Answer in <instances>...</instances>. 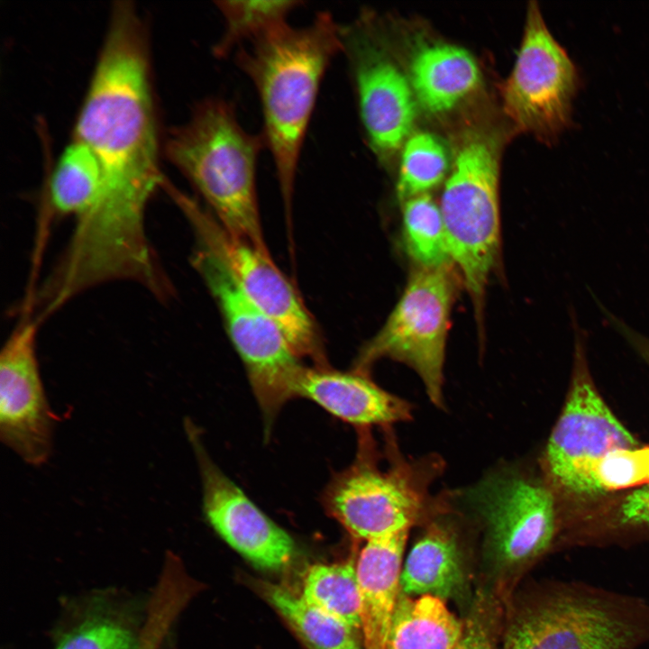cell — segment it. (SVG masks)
Listing matches in <instances>:
<instances>
[{"label": "cell", "instance_id": "15", "mask_svg": "<svg viewBox=\"0 0 649 649\" xmlns=\"http://www.w3.org/2000/svg\"><path fill=\"white\" fill-rule=\"evenodd\" d=\"M184 429L196 456L202 481L204 515L215 531L257 567L279 570L294 556L292 537L268 517L214 463L199 428L184 419Z\"/></svg>", "mask_w": 649, "mask_h": 649}, {"label": "cell", "instance_id": "23", "mask_svg": "<svg viewBox=\"0 0 649 649\" xmlns=\"http://www.w3.org/2000/svg\"><path fill=\"white\" fill-rule=\"evenodd\" d=\"M215 4L224 19V32L215 44L213 53L216 58H226L235 49L287 23L288 15L304 2L221 0Z\"/></svg>", "mask_w": 649, "mask_h": 649}, {"label": "cell", "instance_id": "25", "mask_svg": "<svg viewBox=\"0 0 649 649\" xmlns=\"http://www.w3.org/2000/svg\"><path fill=\"white\" fill-rule=\"evenodd\" d=\"M403 239L418 267L435 268L452 261L440 206L428 194L404 201Z\"/></svg>", "mask_w": 649, "mask_h": 649}, {"label": "cell", "instance_id": "9", "mask_svg": "<svg viewBox=\"0 0 649 649\" xmlns=\"http://www.w3.org/2000/svg\"><path fill=\"white\" fill-rule=\"evenodd\" d=\"M164 190L187 218L196 242L224 262L246 297L278 324L296 355L310 358L317 367H326L316 324L270 253L232 236L210 211L171 182Z\"/></svg>", "mask_w": 649, "mask_h": 649}, {"label": "cell", "instance_id": "28", "mask_svg": "<svg viewBox=\"0 0 649 649\" xmlns=\"http://www.w3.org/2000/svg\"><path fill=\"white\" fill-rule=\"evenodd\" d=\"M649 485V447L612 452L590 471L588 495Z\"/></svg>", "mask_w": 649, "mask_h": 649}, {"label": "cell", "instance_id": "14", "mask_svg": "<svg viewBox=\"0 0 649 649\" xmlns=\"http://www.w3.org/2000/svg\"><path fill=\"white\" fill-rule=\"evenodd\" d=\"M341 39L368 142L376 154L387 158L401 146L413 127L412 90L379 44L368 19L342 25Z\"/></svg>", "mask_w": 649, "mask_h": 649}, {"label": "cell", "instance_id": "19", "mask_svg": "<svg viewBox=\"0 0 649 649\" xmlns=\"http://www.w3.org/2000/svg\"><path fill=\"white\" fill-rule=\"evenodd\" d=\"M410 76L419 103L431 113L452 109L480 82L473 56L462 47L447 43L427 45L416 51Z\"/></svg>", "mask_w": 649, "mask_h": 649}, {"label": "cell", "instance_id": "13", "mask_svg": "<svg viewBox=\"0 0 649 649\" xmlns=\"http://www.w3.org/2000/svg\"><path fill=\"white\" fill-rule=\"evenodd\" d=\"M41 324L34 314H22L0 352V438L23 462L33 467L50 460L57 420L38 360Z\"/></svg>", "mask_w": 649, "mask_h": 649}, {"label": "cell", "instance_id": "24", "mask_svg": "<svg viewBox=\"0 0 649 649\" xmlns=\"http://www.w3.org/2000/svg\"><path fill=\"white\" fill-rule=\"evenodd\" d=\"M303 599L345 625L361 627V590L354 562L315 564L304 579Z\"/></svg>", "mask_w": 649, "mask_h": 649}, {"label": "cell", "instance_id": "29", "mask_svg": "<svg viewBox=\"0 0 649 649\" xmlns=\"http://www.w3.org/2000/svg\"><path fill=\"white\" fill-rule=\"evenodd\" d=\"M616 515L621 525L649 527V485L628 493L619 503Z\"/></svg>", "mask_w": 649, "mask_h": 649}, {"label": "cell", "instance_id": "20", "mask_svg": "<svg viewBox=\"0 0 649 649\" xmlns=\"http://www.w3.org/2000/svg\"><path fill=\"white\" fill-rule=\"evenodd\" d=\"M465 625L443 599L400 593L393 614L387 649H455Z\"/></svg>", "mask_w": 649, "mask_h": 649}, {"label": "cell", "instance_id": "8", "mask_svg": "<svg viewBox=\"0 0 649 649\" xmlns=\"http://www.w3.org/2000/svg\"><path fill=\"white\" fill-rule=\"evenodd\" d=\"M190 261L218 306L270 426L281 406L294 397L304 366L278 324L246 297L215 253L196 242Z\"/></svg>", "mask_w": 649, "mask_h": 649}, {"label": "cell", "instance_id": "30", "mask_svg": "<svg viewBox=\"0 0 649 649\" xmlns=\"http://www.w3.org/2000/svg\"><path fill=\"white\" fill-rule=\"evenodd\" d=\"M596 302L608 323L619 334L630 347L649 365V337L640 334L607 309L598 299Z\"/></svg>", "mask_w": 649, "mask_h": 649}, {"label": "cell", "instance_id": "10", "mask_svg": "<svg viewBox=\"0 0 649 649\" xmlns=\"http://www.w3.org/2000/svg\"><path fill=\"white\" fill-rule=\"evenodd\" d=\"M580 86L575 63L548 29L538 4L529 2L519 51L501 86L505 114L518 132L554 145L573 124Z\"/></svg>", "mask_w": 649, "mask_h": 649}, {"label": "cell", "instance_id": "27", "mask_svg": "<svg viewBox=\"0 0 649 649\" xmlns=\"http://www.w3.org/2000/svg\"><path fill=\"white\" fill-rule=\"evenodd\" d=\"M54 649H144V643L130 622L96 605L62 632Z\"/></svg>", "mask_w": 649, "mask_h": 649}, {"label": "cell", "instance_id": "11", "mask_svg": "<svg viewBox=\"0 0 649 649\" xmlns=\"http://www.w3.org/2000/svg\"><path fill=\"white\" fill-rule=\"evenodd\" d=\"M573 365L563 409L551 433L544 464L551 484L568 494L588 495L592 465L608 453L638 446L599 395L587 359V333L571 311Z\"/></svg>", "mask_w": 649, "mask_h": 649}, {"label": "cell", "instance_id": "1", "mask_svg": "<svg viewBox=\"0 0 649 649\" xmlns=\"http://www.w3.org/2000/svg\"><path fill=\"white\" fill-rule=\"evenodd\" d=\"M147 43L135 7L117 2L73 133L95 154L104 182L72 236L84 251L106 261H132L152 246L147 209L164 176Z\"/></svg>", "mask_w": 649, "mask_h": 649}, {"label": "cell", "instance_id": "4", "mask_svg": "<svg viewBox=\"0 0 649 649\" xmlns=\"http://www.w3.org/2000/svg\"><path fill=\"white\" fill-rule=\"evenodd\" d=\"M354 463L336 476L324 494L328 512L354 537L381 539L422 525L441 507L431 487L444 466L437 454L407 457L387 437L384 463L367 437Z\"/></svg>", "mask_w": 649, "mask_h": 649}, {"label": "cell", "instance_id": "6", "mask_svg": "<svg viewBox=\"0 0 649 649\" xmlns=\"http://www.w3.org/2000/svg\"><path fill=\"white\" fill-rule=\"evenodd\" d=\"M447 495L452 507L481 525L487 551L503 568L526 566L553 542L557 512L552 488L512 464Z\"/></svg>", "mask_w": 649, "mask_h": 649}, {"label": "cell", "instance_id": "17", "mask_svg": "<svg viewBox=\"0 0 649 649\" xmlns=\"http://www.w3.org/2000/svg\"><path fill=\"white\" fill-rule=\"evenodd\" d=\"M439 509L425 523L401 570L400 590L408 596H453L463 583L457 510L443 494Z\"/></svg>", "mask_w": 649, "mask_h": 649}, {"label": "cell", "instance_id": "26", "mask_svg": "<svg viewBox=\"0 0 649 649\" xmlns=\"http://www.w3.org/2000/svg\"><path fill=\"white\" fill-rule=\"evenodd\" d=\"M449 166L447 150L434 134L419 132L407 141L401 158L397 193L406 201L427 194L445 177Z\"/></svg>", "mask_w": 649, "mask_h": 649}, {"label": "cell", "instance_id": "5", "mask_svg": "<svg viewBox=\"0 0 649 649\" xmlns=\"http://www.w3.org/2000/svg\"><path fill=\"white\" fill-rule=\"evenodd\" d=\"M499 154L495 134L480 129L466 132L439 206L452 261L461 270L478 321L500 250Z\"/></svg>", "mask_w": 649, "mask_h": 649}, {"label": "cell", "instance_id": "7", "mask_svg": "<svg viewBox=\"0 0 649 649\" xmlns=\"http://www.w3.org/2000/svg\"><path fill=\"white\" fill-rule=\"evenodd\" d=\"M452 264L415 269L381 329L358 354L354 370L368 375L381 358L400 361L420 377L430 401L443 408V363L457 281Z\"/></svg>", "mask_w": 649, "mask_h": 649}, {"label": "cell", "instance_id": "3", "mask_svg": "<svg viewBox=\"0 0 649 649\" xmlns=\"http://www.w3.org/2000/svg\"><path fill=\"white\" fill-rule=\"evenodd\" d=\"M265 148L261 136L242 127L233 104L209 97L188 121L171 131L169 160L193 185L232 236L269 252L256 192V168Z\"/></svg>", "mask_w": 649, "mask_h": 649}, {"label": "cell", "instance_id": "2", "mask_svg": "<svg viewBox=\"0 0 649 649\" xmlns=\"http://www.w3.org/2000/svg\"><path fill=\"white\" fill-rule=\"evenodd\" d=\"M341 27L331 13L321 11L305 26L287 23L235 52L236 65L259 96L261 134L287 211L322 81L342 52Z\"/></svg>", "mask_w": 649, "mask_h": 649}, {"label": "cell", "instance_id": "31", "mask_svg": "<svg viewBox=\"0 0 649 649\" xmlns=\"http://www.w3.org/2000/svg\"><path fill=\"white\" fill-rule=\"evenodd\" d=\"M455 649H494L490 628L480 617L469 620Z\"/></svg>", "mask_w": 649, "mask_h": 649}, {"label": "cell", "instance_id": "21", "mask_svg": "<svg viewBox=\"0 0 649 649\" xmlns=\"http://www.w3.org/2000/svg\"><path fill=\"white\" fill-rule=\"evenodd\" d=\"M103 182L95 154L85 143L73 138L50 177L45 202L50 215L72 216L74 224L82 221L97 204Z\"/></svg>", "mask_w": 649, "mask_h": 649}, {"label": "cell", "instance_id": "16", "mask_svg": "<svg viewBox=\"0 0 649 649\" xmlns=\"http://www.w3.org/2000/svg\"><path fill=\"white\" fill-rule=\"evenodd\" d=\"M294 397L308 398L336 417L357 425L389 426L412 418V405L374 383L367 374L328 367H304Z\"/></svg>", "mask_w": 649, "mask_h": 649}, {"label": "cell", "instance_id": "12", "mask_svg": "<svg viewBox=\"0 0 649 649\" xmlns=\"http://www.w3.org/2000/svg\"><path fill=\"white\" fill-rule=\"evenodd\" d=\"M641 635L635 617L613 602L556 591L518 611L504 649H633Z\"/></svg>", "mask_w": 649, "mask_h": 649}, {"label": "cell", "instance_id": "22", "mask_svg": "<svg viewBox=\"0 0 649 649\" xmlns=\"http://www.w3.org/2000/svg\"><path fill=\"white\" fill-rule=\"evenodd\" d=\"M267 600L311 649H361L354 628L309 604L283 586L261 583Z\"/></svg>", "mask_w": 649, "mask_h": 649}, {"label": "cell", "instance_id": "18", "mask_svg": "<svg viewBox=\"0 0 649 649\" xmlns=\"http://www.w3.org/2000/svg\"><path fill=\"white\" fill-rule=\"evenodd\" d=\"M408 533L368 541L359 555L356 569L364 649H387Z\"/></svg>", "mask_w": 649, "mask_h": 649}]
</instances>
